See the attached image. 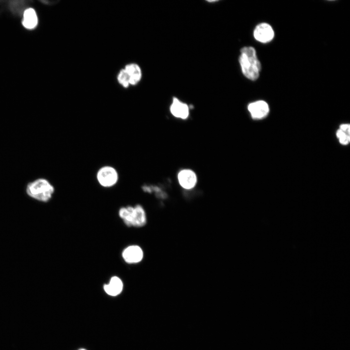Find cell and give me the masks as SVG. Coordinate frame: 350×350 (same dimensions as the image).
<instances>
[{"mask_svg": "<svg viewBox=\"0 0 350 350\" xmlns=\"http://www.w3.org/2000/svg\"><path fill=\"white\" fill-rule=\"evenodd\" d=\"M240 52L239 62L243 74L250 80H256L259 77L261 65L255 49L245 47L241 49Z\"/></svg>", "mask_w": 350, "mask_h": 350, "instance_id": "6da1fadb", "label": "cell"}, {"mask_svg": "<svg viewBox=\"0 0 350 350\" xmlns=\"http://www.w3.org/2000/svg\"><path fill=\"white\" fill-rule=\"evenodd\" d=\"M118 214L124 224L128 227L140 228L145 226L147 222L145 211L140 204L122 207L119 209Z\"/></svg>", "mask_w": 350, "mask_h": 350, "instance_id": "7a4b0ae2", "label": "cell"}, {"mask_svg": "<svg viewBox=\"0 0 350 350\" xmlns=\"http://www.w3.org/2000/svg\"><path fill=\"white\" fill-rule=\"evenodd\" d=\"M54 190L53 185L44 178H39L32 181L27 184L26 187V192L29 196L44 202L51 199Z\"/></svg>", "mask_w": 350, "mask_h": 350, "instance_id": "3957f363", "label": "cell"}, {"mask_svg": "<svg viewBox=\"0 0 350 350\" xmlns=\"http://www.w3.org/2000/svg\"><path fill=\"white\" fill-rule=\"evenodd\" d=\"M96 178L97 182L101 186L109 188L117 184L119 179V175L114 167L106 165L98 169Z\"/></svg>", "mask_w": 350, "mask_h": 350, "instance_id": "277c9868", "label": "cell"}, {"mask_svg": "<svg viewBox=\"0 0 350 350\" xmlns=\"http://www.w3.org/2000/svg\"><path fill=\"white\" fill-rule=\"evenodd\" d=\"M122 256V259L126 263L135 264L142 261L143 258V252L140 246L131 245L123 249Z\"/></svg>", "mask_w": 350, "mask_h": 350, "instance_id": "5b68a950", "label": "cell"}, {"mask_svg": "<svg viewBox=\"0 0 350 350\" xmlns=\"http://www.w3.org/2000/svg\"><path fill=\"white\" fill-rule=\"evenodd\" d=\"M177 179L179 185L186 190L194 188L197 181V176L194 172L189 169L181 170L177 175Z\"/></svg>", "mask_w": 350, "mask_h": 350, "instance_id": "8992f818", "label": "cell"}, {"mask_svg": "<svg viewBox=\"0 0 350 350\" xmlns=\"http://www.w3.org/2000/svg\"><path fill=\"white\" fill-rule=\"evenodd\" d=\"M253 35L257 41L262 43H267L273 39L274 33L270 25L266 23H262L256 27Z\"/></svg>", "mask_w": 350, "mask_h": 350, "instance_id": "52a82bcc", "label": "cell"}, {"mask_svg": "<svg viewBox=\"0 0 350 350\" xmlns=\"http://www.w3.org/2000/svg\"><path fill=\"white\" fill-rule=\"evenodd\" d=\"M248 110L251 116L254 119L264 118L269 113L268 105L264 101L259 100L250 103L248 105Z\"/></svg>", "mask_w": 350, "mask_h": 350, "instance_id": "ba28073f", "label": "cell"}, {"mask_svg": "<svg viewBox=\"0 0 350 350\" xmlns=\"http://www.w3.org/2000/svg\"><path fill=\"white\" fill-rule=\"evenodd\" d=\"M170 110L175 118L185 120L189 115V107L187 104L180 101L176 97L173 99Z\"/></svg>", "mask_w": 350, "mask_h": 350, "instance_id": "9c48e42d", "label": "cell"}, {"mask_svg": "<svg viewBox=\"0 0 350 350\" xmlns=\"http://www.w3.org/2000/svg\"><path fill=\"white\" fill-rule=\"evenodd\" d=\"M124 69L129 76L130 86L138 85L142 78L140 66L135 63H131L126 65Z\"/></svg>", "mask_w": 350, "mask_h": 350, "instance_id": "30bf717a", "label": "cell"}, {"mask_svg": "<svg viewBox=\"0 0 350 350\" xmlns=\"http://www.w3.org/2000/svg\"><path fill=\"white\" fill-rule=\"evenodd\" d=\"M123 289V283L121 279L117 276L111 278L109 282L104 285L105 293L111 296H116L120 294Z\"/></svg>", "mask_w": 350, "mask_h": 350, "instance_id": "8fae6325", "label": "cell"}, {"mask_svg": "<svg viewBox=\"0 0 350 350\" xmlns=\"http://www.w3.org/2000/svg\"><path fill=\"white\" fill-rule=\"evenodd\" d=\"M38 19L35 11L33 8H28L25 10L23 14L22 24L28 29H32L35 27Z\"/></svg>", "mask_w": 350, "mask_h": 350, "instance_id": "7c38bea8", "label": "cell"}, {"mask_svg": "<svg viewBox=\"0 0 350 350\" xmlns=\"http://www.w3.org/2000/svg\"><path fill=\"white\" fill-rule=\"evenodd\" d=\"M142 189L145 192L149 193H154L156 197L159 198L165 199L167 197V194L157 186L144 185L142 187Z\"/></svg>", "mask_w": 350, "mask_h": 350, "instance_id": "4fadbf2b", "label": "cell"}, {"mask_svg": "<svg viewBox=\"0 0 350 350\" xmlns=\"http://www.w3.org/2000/svg\"><path fill=\"white\" fill-rule=\"evenodd\" d=\"M117 80L119 84L123 88H127L130 86L129 76L124 68L119 71Z\"/></svg>", "mask_w": 350, "mask_h": 350, "instance_id": "5bb4252c", "label": "cell"}, {"mask_svg": "<svg viewBox=\"0 0 350 350\" xmlns=\"http://www.w3.org/2000/svg\"><path fill=\"white\" fill-rule=\"evenodd\" d=\"M336 136L342 144L346 145L350 142V135L339 129L336 132Z\"/></svg>", "mask_w": 350, "mask_h": 350, "instance_id": "9a60e30c", "label": "cell"}, {"mask_svg": "<svg viewBox=\"0 0 350 350\" xmlns=\"http://www.w3.org/2000/svg\"><path fill=\"white\" fill-rule=\"evenodd\" d=\"M339 129L350 135V126L349 124H343L340 125Z\"/></svg>", "mask_w": 350, "mask_h": 350, "instance_id": "2e32d148", "label": "cell"}, {"mask_svg": "<svg viewBox=\"0 0 350 350\" xmlns=\"http://www.w3.org/2000/svg\"><path fill=\"white\" fill-rule=\"evenodd\" d=\"M84 350V349H81V350Z\"/></svg>", "mask_w": 350, "mask_h": 350, "instance_id": "e0dca14e", "label": "cell"}]
</instances>
